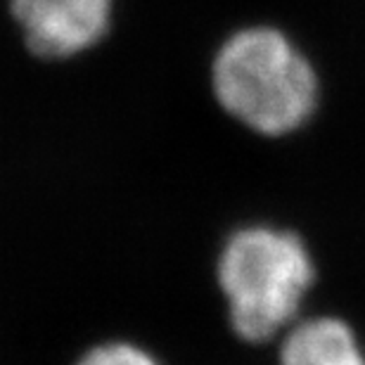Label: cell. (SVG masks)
Returning a JSON list of instances; mask_svg holds the SVG:
<instances>
[{"instance_id": "1", "label": "cell", "mask_w": 365, "mask_h": 365, "mask_svg": "<svg viewBox=\"0 0 365 365\" xmlns=\"http://www.w3.org/2000/svg\"><path fill=\"white\" fill-rule=\"evenodd\" d=\"M218 102L250 128L282 135L309 119L318 81L306 57L266 26L235 34L214 60Z\"/></svg>"}, {"instance_id": "2", "label": "cell", "mask_w": 365, "mask_h": 365, "mask_svg": "<svg viewBox=\"0 0 365 365\" xmlns=\"http://www.w3.org/2000/svg\"><path fill=\"white\" fill-rule=\"evenodd\" d=\"M230 323L250 341L271 339L297 316L313 282V264L292 232L247 228L232 235L218 261Z\"/></svg>"}, {"instance_id": "3", "label": "cell", "mask_w": 365, "mask_h": 365, "mask_svg": "<svg viewBox=\"0 0 365 365\" xmlns=\"http://www.w3.org/2000/svg\"><path fill=\"white\" fill-rule=\"evenodd\" d=\"M12 14L36 55L69 57L105 36L112 0H12Z\"/></svg>"}, {"instance_id": "4", "label": "cell", "mask_w": 365, "mask_h": 365, "mask_svg": "<svg viewBox=\"0 0 365 365\" xmlns=\"http://www.w3.org/2000/svg\"><path fill=\"white\" fill-rule=\"evenodd\" d=\"M282 365H365V354L351 327L337 318H313L287 334Z\"/></svg>"}, {"instance_id": "5", "label": "cell", "mask_w": 365, "mask_h": 365, "mask_svg": "<svg viewBox=\"0 0 365 365\" xmlns=\"http://www.w3.org/2000/svg\"><path fill=\"white\" fill-rule=\"evenodd\" d=\"M76 365H159L148 351L133 344H105L95 346Z\"/></svg>"}]
</instances>
